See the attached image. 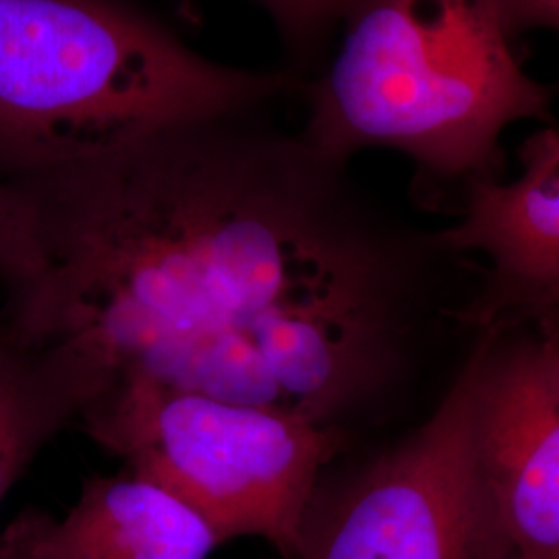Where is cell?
Instances as JSON below:
<instances>
[{
  "label": "cell",
  "instance_id": "cell-1",
  "mask_svg": "<svg viewBox=\"0 0 559 559\" xmlns=\"http://www.w3.org/2000/svg\"><path fill=\"white\" fill-rule=\"evenodd\" d=\"M258 115L0 180V311L27 344L71 346L115 380L359 443L417 383L454 253Z\"/></svg>",
  "mask_w": 559,
  "mask_h": 559
},
{
  "label": "cell",
  "instance_id": "cell-2",
  "mask_svg": "<svg viewBox=\"0 0 559 559\" xmlns=\"http://www.w3.org/2000/svg\"><path fill=\"white\" fill-rule=\"evenodd\" d=\"M340 27L336 55L300 85V138L334 160L394 150L466 189L500 180L510 124H556L554 87L522 69L500 0H353Z\"/></svg>",
  "mask_w": 559,
  "mask_h": 559
},
{
  "label": "cell",
  "instance_id": "cell-3",
  "mask_svg": "<svg viewBox=\"0 0 559 559\" xmlns=\"http://www.w3.org/2000/svg\"><path fill=\"white\" fill-rule=\"evenodd\" d=\"M300 85L293 69L207 59L122 0H0V180L260 110Z\"/></svg>",
  "mask_w": 559,
  "mask_h": 559
},
{
  "label": "cell",
  "instance_id": "cell-4",
  "mask_svg": "<svg viewBox=\"0 0 559 559\" xmlns=\"http://www.w3.org/2000/svg\"><path fill=\"white\" fill-rule=\"evenodd\" d=\"M127 473L154 483L222 543L255 537L286 556L321 475L357 443L260 406L117 378L81 415Z\"/></svg>",
  "mask_w": 559,
  "mask_h": 559
},
{
  "label": "cell",
  "instance_id": "cell-5",
  "mask_svg": "<svg viewBox=\"0 0 559 559\" xmlns=\"http://www.w3.org/2000/svg\"><path fill=\"white\" fill-rule=\"evenodd\" d=\"M479 344L433 413L378 452L325 468L278 559H512L475 441Z\"/></svg>",
  "mask_w": 559,
  "mask_h": 559
},
{
  "label": "cell",
  "instance_id": "cell-6",
  "mask_svg": "<svg viewBox=\"0 0 559 559\" xmlns=\"http://www.w3.org/2000/svg\"><path fill=\"white\" fill-rule=\"evenodd\" d=\"M475 441L503 535L520 559H559V357L526 321L480 330Z\"/></svg>",
  "mask_w": 559,
  "mask_h": 559
},
{
  "label": "cell",
  "instance_id": "cell-7",
  "mask_svg": "<svg viewBox=\"0 0 559 559\" xmlns=\"http://www.w3.org/2000/svg\"><path fill=\"white\" fill-rule=\"evenodd\" d=\"M512 182L475 180L462 216L436 233L454 255L487 261L468 307L477 332L500 321H531L559 305V127L545 124L520 145Z\"/></svg>",
  "mask_w": 559,
  "mask_h": 559
},
{
  "label": "cell",
  "instance_id": "cell-8",
  "mask_svg": "<svg viewBox=\"0 0 559 559\" xmlns=\"http://www.w3.org/2000/svg\"><path fill=\"white\" fill-rule=\"evenodd\" d=\"M216 547L189 506L131 473L85 480L60 516L25 508L0 533V559H210Z\"/></svg>",
  "mask_w": 559,
  "mask_h": 559
},
{
  "label": "cell",
  "instance_id": "cell-9",
  "mask_svg": "<svg viewBox=\"0 0 559 559\" xmlns=\"http://www.w3.org/2000/svg\"><path fill=\"white\" fill-rule=\"evenodd\" d=\"M112 381L98 360L71 346L27 344L0 311V503Z\"/></svg>",
  "mask_w": 559,
  "mask_h": 559
},
{
  "label": "cell",
  "instance_id": "cell-10",
  "mask_svg": "<svg viewBox=\"0 0 559 559\" xmlns=\"http://www.w3.org/2000/svg\"><path fill=\"white\" fill-rule=\"evenodd\" d=\"M274 23L286 50L300 60L316 59L340 27L353 0H255Z\"/></svg>",
  "mask_w": 559,
  "mask_h": 559
},
{
  "label": "cell",
  "instance_id": "cell-11",
  "mask_svg": "<svg viewBox=\"0 0 559 559\" xmlns=\"http://www.w3.org/2000/svg\"><path fill=\"white\" fill-rule=\"evenodd\" d=\"M500 4L514 36L528 29L559 34V0H500Z\"/></svg>",
  "mask_w": 559,
  "mask_h": 559
},
{
  "label": "cell",
  "instance_id": "cell-12",
  "mask_svg": "<svg viewBox=\"0 0 559 559\" xmlns=\"http://www.w3.org/2000/svg\"><path fill=\"white\" fill-rule=\"evenodd\" d=\"M531 321L535 323V328L551 344V348L556 350V355L559 357V305L543 311L540 316Z\"/></svg>",
  "mask_w": 559,
  "mask_h": 559
},
{
  "label": "cell",
  "instance_id": "cell-13",
  "mask_svg": "<svg viewBox=\"0 0 559 559\" xmlns=\"http://www.w3.org/2000/svg\"><path fill=\"white\" fill-rule=\"evenodd\" d=\"M512 559H520V558H516V556H514V558H512Z\"/></svg>",
  "mask_w": 559,
  "mask_h": 559
}]
</instances>
